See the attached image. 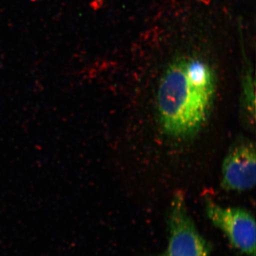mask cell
Wrapping results in <instances>:
<instances>
[{"instance_id": "1", "label": "cell", "mask_w": 256, "mask_h": 256, "mask_svg": "<svg viewBox=\"0 0 256 256\" xmlns=\"http://www.w3.org/2000/svg\"><path fill=\"white\" fill-rule=\"evenodd\" d=\"M216 90L215 72L206 60L188 55L171 62L156 94L163 131L176 138L190 137L200 131L210 117Z\"/></svg>"}, {"instance_id": "2", "label": "cell", "mask_w": 256, "mask_h": 256, "mask_svg": "<svg viewBox=\"0 0 256 256\" xmlns=\"http://www.w3.org/2000/svg\"><path fill=\"white\" fill-rule=\"evenodd\" d=\"M168 216V246L156 256H210L212 245L198 232L183 194H175Z\"/></svg>"}, {"instance_id": "3", "label": "cell", "mask_w": 256, "mask_h": 256, "mask_svg": "<svg viewBox=\"0 0 256 256\" xmlns=\"http://www.w3.org/2000/svg\"><path fill=\"white\" fill-rule=\"evenodd\" d=\"M205 210L232 246L244 255L256 256V220L252 212L242 207L220 206L212 198L205 200Z\"/></svg>"}, {"instance_id": "4", "label": "cell", "mask_w": 256, "mask_h": 256, "mask_svg": "<svg viewBox=\"0 0 256 256\" xmlns=\"http://www.w3.org/2000/svg\"><path fill=\"white\" fill-rule=\"evenodd\" d=\"M256 183L255 144L248 139L239 140L224 158L222 188L227 192H246L255 188Z\"/></svg>"}, {"instance_id": "5", "label": "cell", "mask_w": 256, "mask_h": 256, "mask_svg": "<svg viewBox=\"0 0 256 256\" xmlns=\"http://www.w3.org/2000/svg\"><path fill=\"white\" fill-rule=\"evenodd\" d=\"M240 102L246 122L254 127L256 122V82L250 66L246 68L242 74Z\"/></svg>"}]
</instances>
